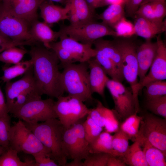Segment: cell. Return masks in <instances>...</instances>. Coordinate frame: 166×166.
<instances>
[{
  "label": "cell",
  "mask_w": 166,
  "mask_h": 166,
  "mask_svg": "<svg viewBox=\"0 0 166 166\" xmlns=\"http://www.w3.org/2000/svg\"><path fill=\"white\" fill-rule=\"evenodd\" d=\"M59 38L60 40L57 43L69 52L77 62H87L96 56V51L92 47V45L82 43L60 33Z\"/></svg>",
  "instance_id": "obj_15"
},
{
  "label": "cell",
  "mask_w": 166,
  "mask_h": 166,
  "mask_svg": "<svg viewBox=\"0 0 166 166\" xmlns=\"http://www.w3.org/2000/svg\"><path fill=\"white\" fill-rule=\"evenodd\" d=\"M157 49L155 59L150 67L149 72L139 84L140 91L149 83L166 78V46L161 35L156 37Z\"/></svg>",
  "instance_id": "obj_14"
},
{
  "label": "cell",
  "mask_w": 166,
  "mask_h": 166,
  "mask_svg": "<svg viewBox=\"0 0 166 166\" xmlns=\"http://www.w3.org/2000/svg\"><path fill=\"white\" fill-rule=\"evenodd\" d=\"M113 136L106 131L101 133L89 144V153H105L117 157L121 155L113 148L112 144Z\"/></svg>",
  "instance_id": "obj_26"
},
{
  "label": "cell",
  "mask_w": 166,
  "mask_h": 166,
  "mask_svg": "<svg viewBox=\"0 0 166 166\" xmlns=\"http://www.w3.org/2000/svg\"><path fill=\"white\" fill-rule=\"evenodd\" d=\"M42 2L46 1H50L61 3L66 5L68 2V0H41Z\"/></svg>",
  "instance_id": "obj_53"
},
{
  "label": "cell",
  "mask_w": 166,
  "mask_h": 166,
  "mask_svg": "<svg viewBox=\"0 0 166 166\" xmlns=\"http://www.w3.org/2000/svg\"><path fill=\"white\" fill-rule=\"evenodd\" d=\"M54 105L57 118L65 129L87 116L89 111L83 102L69 95L57 98Z\"/></svg>",
  "instance_id": "obj_7"
},
{
  "label": "cell",
  "mask_w": 166,
  "mask_h": 166,
  "mask_svg": "<svg viewBox=\"0 0 166 166\" xmlns=\"http://www.w3.org/2000/svg\"><path fill=\"white\" fill-rule=\"evenodd\" d=\"M93 45L95 49L100 50L110 59L122 73L121 56L114 39L106 40L101 38L96 40Z\"/></svg>",
  "instance_id": "obj_24"
},
{
  "label": "cell",
  "mask_w": 166,
  "mask_h": 166,
  "mask_svg": "<svg viewBox=\"0 0 166 166\" xmlns=\"http://www.w3.org/2000/svg\"><path fill=\"white\" fill-rule=\"evenodd\" d=\"M107 108L101 102L97 101L96 107L89 109L87 116L90 117L99 126L103 128L105 124Z\"/></svg>",
  "instance_id": "obj_41"
},
{
  "label": "cell",
  "mask_w": 166,
  "mask_h": 166,
  "mask_svg": "<svg viewBox=\"0 0 166 166\" xmlns=\"http://www.w3.org/2000/svg\"><path fill=\"white\" fill-rule=\"evenodd\" d=\"M157 47L156 42H152L151 40H146L145 42L137 47L136 56L138 65V77L139 78V86L146 75L155 59Z\"/></svg>",
  "instance_id": "obj_16"
},
{
  "label": "cell",
  "mask_w": 166,
  "mask_h": 166,
  "mask_svg": "<svg viewBox=\"0 0 166 166\" xmlns=\"http://www.w3.org/2000/svg\"><path fill=\"white\" fill-rule=\"evenodd\" d=\"M110 155L102 152L89 153L85 159L83 166H107Z\"/></svg>",
  "instance_id": "obj_42"
},
{
  "label": "cell",
  "mask_w": 166,
  "mask_h": 166,
  "mask_svg": "<svg viewBox=\"0 0 166 166\" xmlns=\"http://www.w3.org/2000/svg\"><path fill=\"white\" fill-rule=\"evenodd\" d=\"M79 121L65 129L63 144L68 158L80 161L85 159L89 152V143L85 137L83 123Z\"/></svg>",
  "instance_id": "obj_8"
},
{
  "label": "cell",
  "mask_w": 166,
  "mask_h": 166,
  "mask_svg": "<svg viewBox=\"0 0 166 166\" xmlns=\"http://www.w3.org/2000/svg\"><path fill=\"white\" fill-rule=\"evenodd\" d=\"M106 87L110 93L115 105V111L123 118L137 113L133 94L122 82L109 79Z\"/></svg>",
  "instance_id": "obj_12"
},
{
  "label": "cell",
  "mask_w": 166,
  "mask_h": 166,
  "mask_svg": "<svg viewBox=\"0 0 166 166\" xmlns=\"http://www.w3.org/2000/svg\"><path fill=\"white\" fill-rule=\"evenodd\" d=\"M27 51L17 46L10 47L0 53V61L6 65L16 64L20 62Z\"/></svg>",
  "instance_id": "obj_32"
},
{
  "label": "cell",
  "mask_w": 166,
  "mask_h": 166,
  "mask_svg": "<svg viewBox=\"0 0 166 166\" xmlns=\"http://www.w3.org/2000/svg\"><path fill=\"white\" fill-rule=\"evenodd\" d=\"M54 102L50 97L46 99L41 98L35 100L23 106L13 115L15 118L33 123L57 118L54 109Z\"/></svg>",
  "instance_id": "obj_10"
},
{
  "label": "cell",
  "mask_w": 166,
  "mask_h": 166,
  "mask_svg": "<svg viewBox=\"0 0 166 166\" xmlns=\"http://www.w3.org/2000/svg\"><path fill=\"white\" fill-rule=\"evenodd\" d=\"M145 105L152 113L166 119V95L146 100Z\"/></svg>",
  "instance_id": "obj_38"
},
{
  "label": "cell",
  "mask_w": 166,
  "mask_h": 166,
  "mask_svg": "<svg viewBox=\"0 0 166 166\" xmlns=\"http://www.w3.org/2000/svg\"><path fill=\"white\" fill-rule=\"evenodd\" d=\"M40 15L44 22L49 25L69 19L70 5L68 2L64 7L48 2L47 1L39 5Z\"/></svg>",
  "instance_id": "obj_20"
},
{
  "label": "cell",
  "mask_w": 166,
  "mask_h": 166,
  "mask_svg": "<svg viewBox=\"0 0 166 166\" xmlns=\"http://www.w3.org/2000/svg\"><path fill=\"white\" fill-rule=\"evenodd\" d=\"M23 121L49 151L50 158L59 166H65L68 157L64 148L63 135L65 128L59 120L52 118L34 123Z\"/></svg>",
  "instance_id": "obj_2"
},
{
  "label": "cell",
  "mask_w": 166,
  "mask_h": 166,
  "mask_svg": "<svg viewBox=\"0 0 166 166\" xmlns=\"http://www.w3.org/2000/svg\"><path fill=\"white\" fill-rule=\"evenodd\" d=\"M144 0H126L125 7L128 16L133 18Z\"/></svg>",
  "instance_id": "obj_46"
},
{
  "label": "cell",
  "mask_w": 166,
  "mask_h": 166,
  "mask_svg": "<svg viewBox=\"0 0 166 166\" xmlns=\"http://www.w3.org/2000/svg\"><path fill=\"white\" fill-rule=\"evenodd\" d=\"M117 157L110 155L108 160L107 166H126V163L123 160Z\"/></svg>",
  "instance_id": "obj_50"
},
{
  "label": "cell",
  "mask_w": 166,
  "mask_h": 166,
  "mask_svg": "<svg viewBox=\"0 0 166 166\" xmlns=\"http://www.w3.org/2000/svg\"><path fill=\"white\" fill-rule=\"evenodd\" d=\"M30 31L35 42L37 41L42 42L44 46L48 49L49 44L55 42L59 36L58 31H53L48 24L44 22H40L38 19L31 24Z\"/></svg>",
  "instance_id": "obj_21"
},
{
  "label": "cell",
  "mask_w": 166,
  "mask_h": 166,
  "mask_svg": "<svg viewBox=\"0 0 166 166\" xmlns=\"http://www.w3.org/2000/svg\"><path fill=\"white\" fill-rule=\"evenodd\" d=\"M68 2L78 16L79 26L95 21V11L91 9L85 0H69Z\"/></svg>",
  "instance_id": "obj_28"
},
{
  "label": "cell",
  "mask_w": 166,
  "mask_h": 166,
  "mask_svg": "<svg viewBox=\"0 0 166 166\" xmlns=\"http://www.w3.org/2000/svg\"><path fill=\"white\" fill-rule=\"evenodd\" d=\"M18 153L9 147L0 156V166H30L27 162L21 160Z\"/></svg>",
  "instance_id": "obj_35"
},
{
  "label": "cell",
  "mask_w": 166,
  "mask_h": 166,
  "mask_svg": "<svg viewBox=\"0 0 166 166\" xmlns=\"http://www.w3.org/2000/svg\"><path fill=\"white\" fill-rule=\"evenodd\" d=\"M125 0L110 5L101 13L96 14V18L102 20L103 23L113 29L124 17Z\"/></svg>",
  "instance_id": "obj_23"
},
{
  "label": "cell",
  "mask_w": 166,
  "mask_h": 166,
  "mask_svg": "<svg viewBox=\"0 0 166 166\" xmlns=\"http://www.w3.org/2000/svg\"><path fill=\"white\" fill-rule=\"evenodd\" d=\"M63 68L61 80L64 92L83 102L92 101L87 62L69 64Z\"/></svg>",
  "instance_id": "obj_3"
},
{
  "label": "cell",
  "mask_w": 166,
  "mask_h": 166,
  "mask_svg": "<svg viewBox=\"0 0 166 166\" xmlns=\"http://www.w3.org/2000/svg\"><path fill=\"white\" fill-rule=\"evenodd\" d=\"M2 0H0V8L2 6Z\"/></svg>",
  "instance_id": "obj_57"
},
{
  "label": "cell",
  "mask_w": 166,
  "mask_h": 166,
  "mask_svg": "<svg viewBox=\"0 0 166 166\" xmlns=\"http://www.w3.org/2000/svg\"><path fill=\"white\" fill-rule=\"evenodd\" d=\"M33 66L31 59L14 64L10 67L5 66L2 68L3 74L0 79L4 82L10 81L11 80L24 74Z\"/></svg>",
  "instance_id": "obj_30"
},
{
  "label": "cell",
  "mask_w": 166,
  "mask_h": 166,
  "mask_svg": "<svg viewBox=\"0 0 166 166\" xmlns=\"http://www.w3.org/2000/svg\"><path fill=\"white\" fill-rule=\"evenodd\" d=\"M135 113L126 118L120 128L128 136L130 139L137 135L142 117Z\"/></svg>",
  "instance_id": "obj_33"
},
{
  "label": "cell",
  "mask_w": 166,
  "mask_h": 166,
  "mask_svg": "<svg viewBox=\"0 0 166 166\" xmlns=\"http://www.w3.org/2000/svg\"><path fill=\"white\" fill-rule=\"evenodd\" d=\"M8 113L5 97L0 88V118L10 119Z\"/></svg>",
  "instance_id": "obj_47"
},
{
  "label": "cell",
  "mask_w": 166,
  "mask_h": 166,
  "mask_svg": "<svg viewBox=\"0 0 166 166\" xmlns=\"http://www.w3.org/2000/svg\"><path fill=\"white\" fill-rule=\"evenodd\" d=\"M58 31L81 43L92 45L96 40L104 36L117 37L113 29L95 21L78 27L62 25Z\"/></svg>",
  "instance_id": "obj_6"
},
{
  "label": "cell",
  "mask_w": 166,
  "mask_h": 166,
  "mask_svg": "<svg viewBox=\"0 0 166 166\" xmlns=\"http://www.w3.org/2000/svg\"><path fill=\"white\" fill-rule=\"evenodd\" d=\"M12 41L13 40L0 32V45Z\"/></svg>",
  "instance_id": "obj_51"
},
{
  "label": "cell",
  "mask_w": 166,
  "mask_h": 166,
  "mask_svg": "<svg viewBox=\"0 0 166 166\" xmlns=\"http://www.w3.org/2000/svg\"><path fill=\"white\" fill-rule=\"evenodd\" d=\"M145 95L146 100L166 95V81L164 80H156L145 85Z\"/></svg>",
  "instance_id": "obj_34"
},
{
  "label": "cell",
  "mask_w": 166,
  "mask_h": 166,
  "mask_svg": "<svg viewBox=\"0 0 166 166\" xmlns=\"http://www.w3.org/2000/svg\"><path fill=\"white\" fill-rule=\"evenodd\" d=\"M33 61L36 87L42 95L58 98L64 92L59 70V60L52 50L44 46L36 45L29 52Z\"/></svg>",
  "instance_id": "obj_1"
},
{
  "label": "cell",
  "mask_w": 166,
  "mask_h": 166,
  "mask_svg": "<svg viewBox=\"0 0 166 166\" xmlns=\"http://www.w3.org/2000/svg\"><path fill=\"white\" fill-rule=\"evenodd\" d=\"M114 39L121 56L122 71L124 80L130 85L136 106L139 109L138 96V65L136 50L138 45L130 38L115 37Z\"/></svg>",
  "instance_id": "obj_4"
},
{
  "label": "cell",
  "mask_w": 166,
  "mask_h": 166,
  "mask_svg": "<svg viewBox=\"0 0 166 166\" xmlns=\"http://www.w3.org/2000/svg\"><path fill=\"white\" fill-rule=\"evenodd\" d=\"M137 136L148 141L166 156V120L146 114L141 121Z\"/></svg>",
  "instance_id": "obj_9"
},
{
  "label": "cell",
  "mask_w": 166,
  "mask_h": 166,
  "mask_svg": "<svg viewBox=\"0 0 166 166\" xmlns=\"http://www.w3.org/2000/svg\"><path fill=\"white\" fill-rule=\"evenodd\" d=\"M152 0H144V1L142 2L141 5L145 3H146L150 2L152 1Z\"/></svg>",
  "instance_id": "obj_55"
},
{
  "label": "cell",
  "mask_w": 166,
  "mask_h": 166,
  "mask_svg": "<svg viewBox=\"0 0 166 166\" xmlns=\"http://www.w3.org/2000/svg\"><path fill=\"white\" fill-rule=\"evenodd\" d=\"M7 150L0 146V156Z\"/></svg>",
  "instance_id": "obj_54"
},
{
  "label": "cell",
  "mask_w": 166,
  "mask_h": 166,
  "mask_svg": "<svg viewBox=\"0 0 166 166\" xmlns=\"http://www.w3.org/2000/svg\"><path fill=\"white\" fill-rule=\"evenodd\" d=\"M9 142V147L18 153L22 152L32 155L41 152L50 157L49 151L21 120L11 126Z\"/></svg>",
  "instance_id": "obj_5"
},
{
  "label": "cell",
  "mask_w": 166,
  "mask_h": 166,
  "mask_svg": "<svg viewBox=\"0 0 166 166\" xmlns=\"http://www.w3.org/2000/svg\"><path fill=\"white\" fill-rule=\"evenodd\" d=\"M34 157L36 166H58L55 160L43 152H39L32 155Z\"/></svg>",
  "instance_id": "obj_45"
},
{
  "label": "cell",
  "mask_w": 166,
  "mask_h": 166,
  "mask_svg": "<svg viewBox=\"0 0 166 166\" xmlns=\"http://www.w3.org/2000/svg\"><path fill=\"white\" fill-rule=\"evenodd\" d=\"M138 136L140 140L141 145L143 147V150L148 166H166V156L163 152L147 140Z\"/></svg>",
  "instance_id": "obj_27"
},
{
  "label": "cell",
  "mask_w": 166,
  "mask_h": 166,
  "mask_svg": "<svg viewBox=\"0 0 166 166\" xmlns=\"http://www.w3.org/2000/svg\"><path fill=\"white\" fill-rule=\"evenodd\" d=\"M42 94L36 87L28 89L20 93L16 98L9 111L12 114L26 103L41 98Z\"/></svg>",
  "instance_id": "obj_31"
},
{
  "label": "cell",
  "mask_w": 166,
  "mask_h": 166,
  "mask_svg": "<svg viewBox=\"0 0 166 166\" xmlns=\"http://www.w3.org/2000/svg\"><path fill=\"white\" fill-rule=\"evenodd\" d=\"M134 142L129 146L126 151L121 156L126 164L132 166H148L141 146L140 140L136 136Z\"/></svg>",
  "instance_id": "obj_25"
},
{
  "label": "cell",
  "mask_w": 166,
  "mask_h": 166,
  "mask_svg": "<svg viewBox=\"0 0 166 166\" xmlns=\"http://www.w3.org/2000/svg\"><path fill=\"white\" fill-rule=\"evenodd\" d=\"M115 133L113 136V148L114 150L122 156L128 148L130 139L128 135L120 128Z\"/></svg>",
  "instance_id": "obj_37"
},
{
  "label": "cell",
  "mask_w": 166,
  "mask_h": 166,
  "mask_svg": "<svg viewBox=\"0 0 166 166\" xmlns=\"http://www.w3.org/2000/svg\"><path fill=\"white\" fill-rule=\"evenodd\" d=\"M10 119L0 118V146L6 150L9 148Z\"/></svg>",
  "instance_id": "obj_43"
},
{
  "label": "cell",
  "mask_w": 166,
  "mask_h": 166,
  "mask_svg": "<svg viewBox=\"0 0 166 166\" xmlns=\"http://www.w3.org/2000/svg\"><path fill=\"white\" fill-rule=\"evenodd\" d=\"M35 86L33 66L20 79L13 82H6L5 90L9 113L17 97L24 91Z\"/></svg>",
  "instance_id": "obj_17"
},
{
  "label": "cell",
  "mask_w": 166,
  "mask_h": 166,
  "mask_svg": "<svg viewBox=\"0 0 166 166\" xmlns=\"http://www.w3.org/2000/svg\"><path fill=\"white\" fill-rule=\"evenodd\" d=\"M83 126L85 138L89 143L92 142L102 131L103 128L97 124L90 117L83 123Z\"/></svg>",
  "instance_id": "obj_39"
},
{
  "label": "cell",
  "mask_w": 166,
  "mask_h": 166,
  "mask_svg": "<svg viewBox=\"0 0 166 166\" xmlns=\"http://www.w3.org/2000/svg\"><path fill=\"white\" fill-rule=\"evenodd\" d=\"M134 25L135 34L146 40H151L166 30L165 19L163 21L157 22L137 16Z\"/></svg>",
  "instance_id": "obj_19"
},
{
  "label": "cell",
  "mask_w": 166,
  "mask_h": 166,
  "mask_svg": "<svg viewBox=\"0 0 166 166\" xmlns=\"http://www.w3.org/2000/svg\"><path fill=\"white\" fill-rule=\"evenodd\" d=\"M113 29L116 32L117 37L130 38L135 34L134 25L125 17L115 25Z\"/></svg>",
  "instance_id": "obj_40"
},
{
  "label": "cell",
  "mask_w": 166,
  "mask_h": 166,
  "mask_svg": "<svg viewBox=\"0 0 166 166\" xmlns=\"http://www.w3.org/2000/svg\"><path fill=\"white\" fill-rule=\"evenodd\" d=\"M30 45V43L27 42H18L12 41L0 45V53L5 49L13 46Z\"/></svg>",
  "instance_id": "obj_48"
},
{
  "label": "cell",
  "mask_w": 166,
  "mask_h": 166,
  "mask_svg": "<svg viewBox=\"0 0 166 166\" xmlns=\"http://www.w3.org/2000/svg\"><path fill=\"white\" fill-rule=\"evenodd\" d=\"M87 62L89 70V79L91 93L92 94L97 93L104 97L106 84L109 78L95 57Z\"/></svg>",
  "instance_id": "obj_18"
},
{
  "label": "cell",
  "mask_w": 166,
  "mask_h": 166,
  "mask_svg": "<svg viewBox=\"0 0 166 166\" xmlns=\"http://www.w3.org/2000/svg\"><path fill=\"white\" fill-rule=\"evenodd\" d=\"M166 15V2L154 1L141 4L136 15L157 22L163 21Z\"/></svg>",
  "instance_id": "obj_22"
},
{
  "label": "cell",
  "mask_w": 166,
  "mask_h": 166,
  "mask_svg": "<svg viewBox=\"0 0 166 166\" xmlns=\"http://www.w3.org/2000/svg\"><path fill=\"white\" fill-rule=\"evenodd\" d=\"M104 127L106 131L109 133L115 132L119 129V124L113 110L107 108Z\"/></svg>",
  "instance_id": "obj_44"
},
{
  "label": "cell",
  "mask_w": 166,
  "mask_h": 166,
  "mask_svg": "<svg viewBox=\"0 0 166 166\" xmlns=\"http://www.w3.org/2000/svg\"><path fill=\"white\" fill-rule=\"evenodd\" d=\"M95 49L96 51L95 57L103 67L107 75L111 77V79L122 82L124 79L122 72L114 63L101 51Z\"/></svg>",
  "instance_id": "obj_29"
},
{
  "label": "cell",
  "mask_w": 166,
  "mask_h": 166,
  "mask_svg": "<svg viewBox=\"0 0 166 166\" xmlns=\"http://www.w3.org/2000/svg\"><path fill=\"white\" fill-rule=\"evenodd\" d=\"M7 11L31 24L38 20L37 11L42 2L41 0H2Z\"/></svg>",
  "instance_id": "obj_13"
},
{
  "label": "cell",
  "mask_w": 166,
  "mask_h": 166,
  "mask_svg": "<svg viewBox=\"0 0 166 166\" xmlns=\"http://www.w3.org/2000/svg\"><path fill=\"white\" fill-rule=\"evenodd\" d=\"M30 24L11 14L3 7L0 8V32L14 41L36 43L30 33Z\"/></svg>",
  "instance_id": "obj_11"
},
{
  "label": "cell",
  "mask_w": 166,
  "mask_h": 166,
  "mask_svg": "<svg viewBox=\"0 0 166 166\" xmlns=\"http://www.w3.org/2000/svg\"><path fill=\"white\" fill-rule=\"evenodd\" d=\"M68 1H69V0H68Z\"/></svg>",
  "instance_id": "obj_58"
},
{
  "label": "cell",
  "mask_w": 166,
  "mask_h": 166,
  "mask_svg": "<svg viewBox=\"0 0 166 166\" xmlns=\"http://www.w3.org/2000/svg\"><path fill=\"white\" fill-rule=\"evenodd\" d=\"M154 1H159V2H165V0H152L151 2Z\"/></svg>",
  "instance_id": "obj_56"
},
{
  "label": "cell",
  "mask_w": 166,
  "mask_h": 166,
  "mask_svg": "<svg viewBox=\"0 0 166 166\" xmlns=\"http://www.w3.org/2000/svg\"><path fill=\"white\" fill-rule=\"evenodd\" d=\"M65 166H83V162L82 161H77L73 160L69 163H67Z\"/></svg>",
  "instance_id": "obj_52"
},
{
  "label": "cell",
  "mask_w": 166,
  "mask_h": 166,
  "mask_svg": "<svg viewBox=\"0 0 166 166\" xmlns=\"http://www.w3.org/2000/svg\"><path fill=\"white\" fill-rule=\"evenodd\" d=\"M49 49L55 53L59 60V65L63 68L68 65L77 62L75 57L68 51L60 45L57 42L51 43Z\"/></svg>",
  "instance_id": "obj_36"
},
{
  "label": "cell",
  "mask_w": 166,
  "mask_h": 166,
  "mask_svg": "<svg viewBox=\"0 0 166 166\" xmlns=\"http://www.w3.org/2000/svg\"><path fill=\"white\" fill-rule=\"evenodd\" d=\"M90 8L95 11L98 8L107 5L106 0H85Z\"/></svg>",
  "instance_id": "obj_49"
}]
</instances>
